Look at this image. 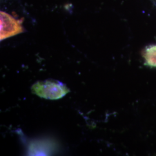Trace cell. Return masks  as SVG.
I'll return each instance as SVG.
<instances>
[{"instance_id": "cell-1", "label": "cell", "mask_w": 156, "mask_h": 156, "mask_svg": "<svg viewBox=\"0 0 156 156\" xmlns=\"http://www.w3.org/2000/svg\"><path fill=\"white\" fill-rule=\"evenodd\" d=\"M31 90L34 94L50 100L61 99L70 92L65 84L54 79L38 81L34 84Z\"/></svg>"}, {"instance_id": "cell-2", "label": "cell", "mask_w": 156, "mask_h": 156, "mask_svg": "<svg viewBox=\"0 0 156 156\" xmlns=\"http://www.w3.org/2000/svg\"><path fill=\"white\" fill-rule=\"evenodd\" d=\"M24 30L20 20H17L4 12H1V41L22 33Z\"/></svg>"}, {"instance_id": "cell-3", "label": "cell", "mask_w": 156, "mask_h": 156, "mask_svg": "<svg viewBox=\"0 0 156 156\" xmlns=\"http://www.w3.org/2000/svg\"><path fill=\"white\" fill-rule=\"evenodd\" d=\"M144 56L147 65L156 67V46H151L147 48Z\"/></svg>"}]
</instances>
